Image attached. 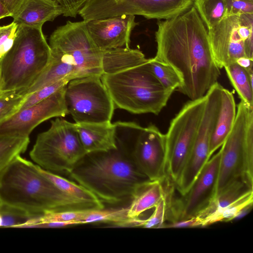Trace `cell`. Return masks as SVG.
<instances>
[{"mask_svg": "<svg viewBox=\"0 0 253 253\" xmlns=\"http://www.w3.org/2000/svg\"><path fill=\"white\" fill-rule=\"evenodd\" d=\"M169 191L160 200L154 207L152 214L147 219H137L135 227L148 228H160L164 224V221L168 216L170 198H168Z\"/></svg>", "mask_w": 253, "mask_h": 253, "instance_id": "32", "label": "cell"}, {"mask_svg": "<svg viewBox=\"0 0 253 253\" xmlns=\"http://www.w3.org/2000/svg\"><path fill=\"white\" fill-rule=\"evenodd\" d=\"M65 86L45 99L19 110L0 123V136L29 137L41 123L68 114L64 99Z\"/></svg>", "mask_w": 253, "mask_h": 253, "instance_id": "15", "label": "cell"}, {"mask_svg": "<svg viewBox=\"0 0 253 253\" xmlns=\"http://www.w3.org/2000/svg\"><path fill=\"white\" fill-rule=\"evenodd\" d=\"M208 31L214 61L224 68L246 57L244 43L253 36V13L226 16Z\"/></svg>", "mask_w": 253, "mask_h": 253, "instance_id": "11", "label": "cell"}, {"mask_svg": "<svg viewBox=\"0 0 253 253\" xmlns=\"http://www.w3.org/2000/svg\"><path fill=\"white\" fill-rule=\"evenodd\" d=\"M0 202L37 215L103 209L62 192L41 173L37 165L20 155L0 174Z\"/></svg>", "mask_w": 253, "mask_h": 253, "instance_id": "2", "label": "cell"}, {"mask_svg": "<svg viewBox=\"0 0 253 253\" xmlns=\"http://www.w3.org/2000/svg\"><path fill=\"white\" fill-rule=\"evenodd\" d=\"M38 167L41 173L62 192L75 199L92 203L102 209L104 208L103 202L85 187L53 172L45 170L38 165Z\"/></svg>", "mask_w": 253, "mask_h": 253, "instance_id": "25", "label": "cell"}, {"mask_svg": "<svg viewBox=\"0 0 253 253\" xmlns=\"http://www.w3.org/2000/svg\"><path fill=\"white\" fill-rule=\"evenodd\" d=\"M116 143V149L86 154L68 173L103 203L110 204L131 199L138 185L149 180L117 137Z\"/></svg>", "mask_w": 253, "mask_h": 253, "instance_id": "3", "label": "cell"}, {"mask_svg": "<svg viewBox=\"0 0 253 253\" xmlns=\"http://www.w3.org/2000/svg\"><path fill=\"white\" fill-rule=\"evenodd\" d=\"M61 14L62 7L56 0H26L12 18L18 26L42 28Z\"/></svg>", "mask_w": 253, "mask_h": 253, "instance_id": "18", "label": "cell"}, {"mask_svg": "<svg viewBox=\"0 0 253 253\" xmlns=\"http://www.w3.org/2000/svg\"><path fill=\"white\" fill-rule=\"evenodd\" d=\"M0 215L2 219L1 227L16 228H22L29 220L40 216L3 204L0 206Z\"/></svg>", "mask_w": 253, "mask_h": 253, "instance_id": "30", "label": "cell"}, {"mask_svg": "<svg viewBox=\"0 0 253 253\" xmlns=\"http://www.w3.org/2000/svg\"><path fill=\"white\" fill-rule=\"evenodd\" d=\"M135 15H122L86 22L89 36L102 51L129 47L130 35L138 24Z\"/></svg>", "mask_w": 253, "mask_h": 253, "instance_id": "16", "label": "cell"}, {"mask_svg": "<svg viewBox=\"0 0 253 253\" xmlns=\"http://www.w3.org/2000/svg\"><path fill=\"white\" fill-rule=\"evenodd\" d=\"M18 25L13 21L10 24L0 26V58L11 47L16 37Z\"/></svg>", "mask_w": 253, "mask_h": 253, "instance_id": "35", "label": "cell"}, {"mask_svg": "<svg viewBox=\"0 0 253 253\" xmlns=\"http://www.w3.org/2000/svg\"><path fill=\"white\" fill-rule=\"evenodd\" d=\"M9 16L11 17L10 13L6 10L0 1V19Z\"/></svg>", "mask_w": 253, "mask_h": 253, "instance_id": "42", "label": "cell"}, {"mask_svg": "<svg viewBox=\"0 0 253 253\" xmlns=\"http://www.w3.org/2000/svg\"><path fill=\"white\" fill-rule=\"evenodd\" d=\"M29 142V137L0 136V174L17 156L26 150Z\"/></svg>", "mask_w": 253, "mask_h": 253, "instance_id": "27", "label": "cell"}, {"mask_svg": "<svg viewBox=\"0 0 253 253\" xmlns=\"http://www.w3.org/2000/svg\"><path fill=\"white\" fill-rule=\"evenodd\" d=\"M236 62L246 69H253V59H250L246 57H243L239 59Z\"/></svg>", "mask_w": 253, "mask_h": 253, "instance_id": "40", "label": "cell"}, {"mask_svg": "<svg viewBox=\"0 0 253 253\" xmlns=\"http://www.w3.org/2000/svg\"><path fill=\"white\" fill-rule=\"evenodd\" d=\"M225 16L244 13H253V0H224Z\"/></svg>", "mask_w": 253, "mask_h": 253, "instance_id": "36", "label": "cell"}, {"mask_svg": "<svg viewBox=\"0 0 253 253\" xmlns=\"http://www.w3.org/2000/svg\"><path fill=\"white\" fill-rule=\"evenodd\" d=\"M78 78L77 72L73 65L60 57L51 54L50 61L35 82L23 93L29 94L44 86L63 79L70 81Z\"/></svg>", "mask_w": 253, "mask_h": 253, "instance_id": "23", "label": "cell"}, {"mask_svg": "<svg viewBox=\"0 0 253 253\" xmlns=\"http://www.w3.org/2000/svg\"><path fill=\"white\" fill-rule=\"evenodd\" d=\"M147 60L142 51L137 49L120 47L103 51V74L118 72L144 63Z\"/></svg>", "mask_w": 253, "mask_h": 253, "instance_id": "22", "label": "cell"}, {"mask_svg": "<svg viewBox=\"0 0 253 253\" xmlns=\"http://www.w3.org/2000/svg\"><path fill=\"white\" fill-rule=\"evenodd\" d=\"M253 204L249 205L243 208L237 215L235 219H238L242 218L247 214L252 208Z\"/></svg>", "mask_w": 253, "mask_h": 253, "instance_id": "41", "label": "cell"}, {"mask_svg": "<svg viewBox=\"0 0 253 253\" xmlns=\"http://www.w3.org/2000/svg\"><path fill=\"white\" fill-rule=\"evenodd\" d=\"M236 115V106L234 96L231 91L223 87L220 109L210 143V158L221 146L230 132Z\"/></svg>", "mask_w": 253, "mask_h": 253, "instance_id": "20", "label": "cell"}, {"mask_svg": "<svg viewBox=\"0 0 253 253\" xmlns=\"http://www.w3.org/2000/svg\"><path fill=\"white\" fill-rule=\"evenodd\" d=\"M1 223H2V219H1V216L0 215V227H1Z\"/></svg>", "mask_w": 253, "mask_h": 253, "instance_id": "43", "label": "cell"}, {"mask_svg": "<svg viewBox=\"0 0 253 253\" xmlns=\"http://www.w3.org/2000/svg\"><path fill=\"white\" fill-rule=\"evenodd\" d=\"M148 60L137 66L101 76L115 107L132 114L158 115L166 106L173 91L164 87L156 78Z\"/></svg>", "mask_w": 253, "mask_h": 253, "instance_id": "5", "label": "cell"}, {"mask_svg": "<svg viewBox=\"0 0 253 253\" xmlns=\"http://www.w3.org/2000/svg\"><path fill=\"white\" fill-rule=\"evenodd\" d=\"M193 5L208 30L225 17L226 6L224 0H194Z\"/></svg>", "mask_w": 253, "mask_h": 253, "instance_id": "28", "label": "cell"}, {"mask_svg": "<svg viewBox=\"0 0 253 253\" xmlns=\"http://www.w3.org/2000/svg\"><path fill=\"white\" fill-rule=\"evenodd\" d=\"M155 36V60L171 66L182 83L176 90L190 100L204 96L220 75L213 58L208 31L192 5L182 13L159 20Z\"/></svg>", "mask_w": 253, "mask_h": 253, "instance_id": "1", "label": "cell"}, {"mask_svg": "<svg viewBox=\"0 0 253 253\" xmlns=\"http://www.w3.org/2000/svg\"><path fill=\"white\" fill-rule=\"evenodd\" d=\"M220 149L215 197L240 178L253 185V108L241 100L232 128Z\"/></svg>", "mask_w": 253, "mask_h": 253, "instance_id": "6", "label": "cell"}, {"mask_svg": "<svg viewBox=\"0 0 253 253\" xmlns=\"http://www.w3.org/2000/svg\"><path fill=\"white\" fill-rule=\"evenodd\" d=\"M26 0H0L6 10L13 17Z\"/></svg>", "mask_w": 253, "mask_h": 253, "instance_id": "39", "label": "cell"}, {"mask_svg": "<svg viewBox=\"0 0 253 253\" xmlns=\"http://www.w3.org/2000/svg\"><path fill=\"white\" fill-rule=\"evenodd\" d=\"M253 190L251 185L243 178H240L229 185L219 194L209 206L197 216L201 227L217 222L221 212L247 192Z\"/></svg>", "mask_w": 253, "mask_h": 253, "instance_id": "19", "label": "cell"}, {"mask_svg": "<svg viewBox=\"0 0 253 253\" xmlns=\"http://www.w3.org/2000/svg\"><path fill=\"white\" fill-rule=\"evenodd\" d=\"M196 227H201L200 221L197 216L174 221L169 224H164L162 228H187Z\"/></svg>", "mask_w": 253, "mask_h": 253, "instance_id": "38", "label": "cell"}, {"mask_svg": "<svg viewBox=\"0 0 253 253\" xmlns=\"http://www.w3.org/2000/svg\"><path fill=\"white\" fill-rule=\"evenodd\" d=\"M64 99L75 123L111 122L115 108L99 76L70 80L65 87Z\"/></svg>", "mask_w": 253, "mask_h": 253, "instance_id": "10", "label": "cell"}, {"mask_svg": "<svg viewBox=\"0 0 253 253\" xmlns=\"http://www.w3.org/2000/svg\"><path fill=\"white\" fill-rule=\"evenodd\" d=\"M62 7L65 17H76L88 0H56Z\"/></svg>", "mask_w": 253, "mask_h": 253, "instance_id": "37", "label": "cell"}, {"mask_svg": "<svg viewBox=\"0 0 253 253\" xmlns=\"http://www.w3.org/2000/svg\"><path fill=\"white\" fill-rule=\"evenodd\" d=\"M86 22L67 21L51 34V53L74 66L77 77L103 75V51L95 45L89 35Z\"/></svg>", "mask_w": 253, "mask_h": 253, "instance_id": "8", "label": "cell"}, {"mask_svg": "<svg viewBox=\"0 0 253 253\" xmlns=\"http://www.w3.org/2000/svg\"><path fill=\"white\" fill-rule=\"evenodd\" d=\"M1 203H0V205H1Z\"/></svg>", "mask_w": 253, "mask_h": 253, "instance_id": "45", "label": "cell"}, {"mask_svg": "<svg viewBox=\"0 0 253 253\" xmlns=\"http://www.w3.org/2000/svg\"><path fill=\"white\" fill-rule=\"evenodd\" d=\"M27 96L19 90L0 91V123L19 111Z\"/></svg>", "mask_w": 253, "mask_h": 253, "instance_id": "31", "label": "cell"}, {"mask_svg": "<svg viewBox=\"0 0 253 253\" xmlns=\"http://www.w3.org/2000/svg\"><path fill=\"white\" fill-rule=\"evenodd\" d=\"M130 132V145L121 140L136 166L150 180H166L165 135L154 125L143 127L134 123Z\"/></svg>", "mask_w": 253, "mask_h": 253, "instance_id": "12", "label": "cell"}, {"mask_svg": "<svg viewBox=\"0 0 253 253\" xmlns=\"http://www.w3.org/2000/svg\"><path fill=\"white\" fill-rule=\"evenodd\" d=\"M0 81H1V67H0Z\"/></svg>", "mask_w": 253, "mask_h": 253, "instance_id": "44", "label": "cell"}, {"mask_svg": "<svg viewBox=\"0 0 253 253\" xmlns=\"http://www.w3.org/2000/svg\"><path fill=\"white\" fill-rule=\"evenodd\" d=\"M127 211L128 207L111 210H90L84 217L83 224L105 222L119 226H135L137 219L129 218L127 216Z\"/></svg>", "mask_w": 253, "mask_h": 253, "instance_id": "26", "label": "cell"}, {"mask_svg": "<svg viewBox=\"0 0 253 253\" xmlns=\"http://www.w3.org/2000/svg\"><path fill=\"white\" fill-rule=\"evenodd\" d=\"M206 102L205 95L187 102L171 120L165 134L167 175L174 184L192 152Z\"/></svg>", "mask_w": 253, "mask_h": 253, "instance_id": "9", "label": "cell"}, {"mask_svg": "<svg viewBox=\"0 0 253 253\" xmlns=\"http://www.w3.org/2000/svg\"><path fill=\"white\" fill-rule=\"evenodd\" d=\"M164 181L149 180L138 185L128 206L127 216L129 218H139L141 213L155 207L167 193L162 184Z\"/></svg>", "mask_w": 253, "mask_h": 253, "instance_id": "21", "label": "cell"}, {"mask_svg": "<svg viewBox=\"0 0 253 253\" xmlns=\"http://www.w3.org/2000/svg\"><path fill=\"white\" fill-rule=\"evenodd\" d=\"M253 190H250L242 195L229 205L220 214L217 222L230 221L235 219L237 214L246 206L253 204Z\"/></svg>", "mask_w": 253, "mask_h": 253, "instance_id": "34", "label": "cell"}, {"mask_svg": "<svg viewBox=\"0 0 253 253\" xmlns=\"http://www.w3.org/2000/svg\"><path fill=\"white\" fill-rule=\"evenodd\" d=\"M148 64L153 74L166 89L173 92L181 85L182 81L180 76L170 65L153 58L148 59Z\"/></svg>", "mask_w": 253, "mask_h": 253, "instance_id": "29", "label": "cell"}, {"mask_svg": "<svg viewBox=\"0 0 253 253\" xmlns=\"http://www.w3.org/2000/svg\"><path fill=\"white\" fill-rule=\"evenodd\" d=\"M75 124L80 139L86 154L108 151L117 148L115 123L109 122Z\"/></svg>", "mask_w": 253, "mask_h": 253, "instance_id": "17", "label": "cell"}, {"mask_svg": "<svg viewBox=\"0 0 253 253\" xmlns=\"http://www.w3.org/2000/svg\"><path fill=\"white\" fill-rule=\"evenodd\" d=\"M224 68L241 100L250 108H253V69H246L237 62Z\"/></svg>", "mask_w": 253, "mask_h": 253, "instance_id": "24", "label": "cell"}, {"mask_svg": "<svg viewBox=\"0 0 253 253\" xmlns=\"http://www.w3.org/2000/svg\"><path fill=\"white\" fill-rule=\"evenodd\" d=\"M69 81L70 80L68 79H63L44 86L27 95L19 110L31 107L48 97L66 85Z\"/></svg>", "mask_w": 253, "mask_h": 253, "instance_id": "33", "label": "cell"}, {"mask_svg": "<svg viewBox=\"0 0 253 253\" xmlns=\"http://www.w3.org/2000/svg\"><path fill=\"white\" fill-rule=\"evenodd\" d=\"M204 114L190 156L175 183L182 196L186 194L210 158L209 148L220 107L221 90L211 88L206 94Z\"/></svg>", "mask_w": 253, "mask_h": 253, "instance_id": "13", "label": "cell"}, {"mask_svg": "<svg viewBox=\"0 0 253 253\" xmlns=\"http://www.w3.org/2000/svg\"><path fill=\"white\" fill-rule=\"evenodd\" d=\"M221 150L205 164L188 192L174 203L169 211L173 222L195 217L206 209L215 197Z\"/></svg>", "mask_w": 253, "mask_h": 253, "instance_id": "14", "label": "cell"}, {"mask_svg": "<svg viewBox=\"0 0 253 253\" xmlns=\"http://www.w3.org/2000/svg\"><path fill=\"white\" fill-rule=\"evenodd\" d=\"M86 154L75 123L57 118L38 135L30 156L45 170L68 174Z\"/></svg>", "mask_w": 253, "mask_h": 253, "instance_id": "7", "label": "cell"}, {"mask_svg": "<svg viewBox=\"0 0 253 253\" xmlns=\"http://www.w3.org/2000/svg\"><path fill=\"white\" fill-rule=\"evenodd\" d=\"M50 59V49L42 28L18 26L13 45L0 58V91L20 90L24 94L45 70Z\"/></svg>", "mask_w": 253, "mask_h": 253, "instance_id": "4", "label": "cell"}]
</instances>
